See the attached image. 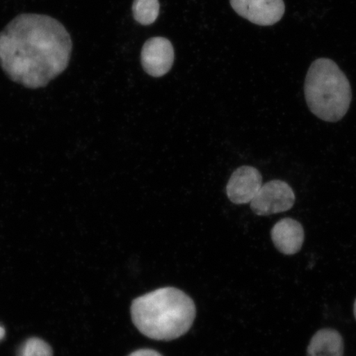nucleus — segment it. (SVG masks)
I'll return each mask as SVG.
<instances>
[{
    "label": "nucleus",
    "mask_w": 356,
    "mask_h": 356,
    "mask_svg": "<svg viewBox=\"0 0 356 356\" xmlns=\"http://www.w3.org/2000/svg\"><path fill=\"white\" fill-rule=\"evenodd\" d=\"M73 42L65 26L51 16L22 13L0 33V67L13 82L46 87L68 68Z\"/></svg>",
    "instance_id": "obj_1"
},
{
    "label": "nucleus",
    "mask_w": 356,
    "mask_h": 356,
    "mask_svg": "<svg viewBox=\"0 0 356 356\" xmlns=\"http://www.w3.org/2000/svg\"><path fill=\"white\" fill-rule=\"evenodd\" d=\"M131 318L142 334L157 341H171L193 326L195 306L180 289L166 287L137 298L131 305Z\"/></svg>",
    "instance_id": "obj_2"
},
{
    "label": "nucleus",
    "mask_w": 356,
    "mask_h": 356,
    "mask_svg": "<svg viewBox=\"0 0 356 356\" xmlns=\"http://www.w3.org/2000/svg\"><path fill=\"white\" fill-rule=\"evenodd\" d=\"M305 96L312 113L327 122L345 117L353 99L350 83L343 71L327 58L312 63L305 82Z\"/></svg>",
    "instance_id": "obj_3"
},
{
    "label": "nucleus",
    "mask_w": 356,
    "mask_h": 356,
    "mask_svg": "<svg viewBox=\"0 0 356 356\" xmlns=\"http://www.w3.org/2000/svg\"><path fill=\"white\" fill-rule=\"evenodd\" d=\"M296 203V194L287 182L273 180L262 184L250 202L251 210L257 216H267L286 212Z\"/></svg>",
    "instance_id": "obj_4"
},
{
    "label": "nucleus",
    "mask_w": 356,
    "mask_h": 356,
    "mask_svg": "<svg viewBox=\"0 0 356 356\" xmlns=\"http://www.w3.org/2000/svg\"><path fill=\"white\" fill-rule=\"evenodd\" d=\"M239 16L259 26L277 24L286 11L284 0H230Z\"/></svg>",
    "instance_id": "obj_5"
},
{
    "label": "nucleus",
    "mask_w": 356,
    "mask_h": 356,
    "mask_svg": "<svg viewBox=\"0 0 356 356\" xmlns=\"http://www.w3.org/2000/svg\"><path fill=\"white\" fill-rule=\"evenodd\" d=\"M173 61L175 49L167 38H150L142 48L141 63L145 72L150 76H163L171 70Z\"/></svg>",
    "instance_id": "obj_6"
},
{
    "label": "nucleus",
    "mask_w": 356,
    "mask_h": 356,
    "mask_svg": "<svg viewBox=\"0 0 356 356\" xmlns=\"http://www.w3.org/2000/svg\"><path fill=\"white\" fill-rule=\"evenodd\" d=\"M261 186V172L254 167L244 165L236 169L231 175L226 186V193L234 204L250 203Z\"/></svg>",
    "instance_id": "obj_7"
},
{
    "label": "nucleus",
    "mask_w": 356,
    "mask_h": 356,
    "mask_svg": "<svg viewBox=\"0 0 356 356\" xmlns=\"http://www.w3.org/2000/svg\"><path fill=\"white\" fill-rule=\"evenodd\" d=\"M275 248L284 255H295L305 242V229L299 221L292 218L279 220L270 231Z\"/></svg>",
    "instance_id": "obj_8"
},
{
    "label": "nucleus",
    "mask_w": 356,
    "mask_h": 356,
    "mask_svg": "<svg viewBox=\"0 0 356 356\" xmlns=\"http://www.w3.org/2000/svg\"><path fill=\"white\" fill-rule=\"evenodd\" d=\"M343 338L332 328L316 332L307 349V356H343Z\"/></svg>",
    "instance_id": "obj_9"
},
{
    "label": "nucleus",
    "mask_w": 356,
    "mask_h": 356,
    "mask_svg": "<svg viewBox=\"0 0 356 356\" xmlns=\"http://www.w3.org/2000/svg\"><path fill=\"white\" fill-rule=\"evenodd\" d=\"M132 12L134 17L140 24L151 25L159 15V0H134Z\"/></svg>",
    "instance_id": "obj_10"
},
{
    "label": "nucleus",
    "mask_w": 356,
    "mask_h": 356,
    "mask_svg": "<svg viewBox=\"0 0 356 356\" xmlns=\"http://www.w3.org/2000/svg\"><path fill=\"white\" fill-rule=\"evenodd\" d=\"M52 349L46 341L33 337L26 340L17 350V356H52Z\"/></svg>",
    "instance_id": "obj_11"
},
{
    "label": "nucleus",
    "mask_w": 356,
    "mask_h": 356,
    "mask_svg": "<svg viewBox=\"0 0 356 356\" xmlns=\"http://www.w3.org/2000/svg\"><path fill=\"white\" fill-rule=\"evenodd\" d=\"M129 356H163L161 354H159L157 353V351H155L154 350H149V349H141L138 350L136 351H134L133 353H131Z\"/></svg>",
    "instance_id": "obj_12"
},
{
    "label": "nucleus",
    "mask_w": 356,
    "mask_h": 356,
    "mask_svg": "<svg viewBox=\"0 0 356 356\" xmlns=\"http://www.w3.org/2000/svg\"><path fill=\"white\" fill-rule=\"evenodd\" d=\"M4 337H6V330L1 326H0V340L3 339Z\"/></svg>",
    "instance_id": "obj_13"
},
{
    "label": "nucleus",
    "mask_w": 356,
    "mask_h": 356,
    "mask_svg": "<svg viewBox=\"0 0 356 356\" xmlns=\"http://www.w3.org/2000/svg\"><path fill=\"white\" fill-rule=\"evenodd\" d=\"M354 315H355V318L356 319V300H355V304H354Z\"/></svg>",
    "instance_id": "obj_14"
}]
</instances>
